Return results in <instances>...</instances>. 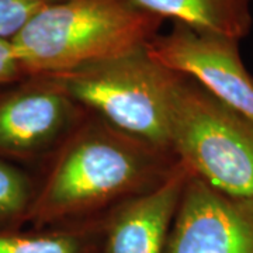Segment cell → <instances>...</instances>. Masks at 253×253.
<instances>
[{"label": "cell", "instance_id": "obj_8", "mask_svg": "<svg viewBox=\"0 0 253 253\" xmlns=\"http://www.w3.org/2000/svg\"><path fill=\"white\" fill-rule=\"evenodd\" d=\"M191 172L179 161L159 184L101 217L99 253H166Z\"/></svg>", "mask_w": 253, "mask_h": 253}, {"label": "cell", "instance_id": "obj_14", "mask_svg": "<svg viewBox=\"0 0 253 253\" xmlns=\"http://www.w3.org/2000/svg\"><path fill=\"white\" fill-rule=\"evenodd\" d=\"M52 1H55V0H52Z\"/></svg>", "mask_w": 253, "mask_h": 253}, {"label": "cell", "instance_id": "obj_11", "mask_svg": "<svg viewBox=\"0 0 253 253\" xmlns=\"http://www.w3.org/2000/svg\"><path fill=\"white\" fill-rule=\"evenodd\" d=\"M36 186L14 163L0 159V224L26 221Z\"/></svg>", "mask_w": 253, "mask_h": 253}, {"label": "cell", "instance_id": "obj_7", "mask_svg": "<svg viewBox=\"0 0 253 253\" xmlns=\"http://www.w3.org/2000/svg\"><path fill=\"white\" fill-rule=\"evenodd\" d=\"M166 253H253V199L225 194L191 174Z\"/></svg>", "mask_w": 253, "mask_h": 253}, {"label": "cell", "instance_id": "obj_2", "mask_svg": "<svg viewBox=\"0 0 253 253\" xmlns=\"http://www.w3.org/2000/svg\"><path fill=\"white\" fill-rule=\"evenodd\" d=\"M165 18L131 0H55L11 40L26 76H49L141 51Z\"/></svg>", "mask_w": 253, "mask_h": 253}, {"label": "cell", "instance_id": "obj_10", "mask_svg": "<svg viewBox=\"0 0 253 253\" xmlns=\"http://www.w3.org/2000/svg\"><path fill=\"white\" fill-rule=\"evenodd\" d=\"M101 218L82 224L33 229H0V253H99Z\"/></svg>", "mask_w": 253, "mask_h": 253}, {"label": "cell", "instance_id": "obj_5", "mask_svg": "<svg viewBox=\"0 0 253 253\" xmlns=\"http://www.w3.org/2000/svg\"><path fill=\"white\" fill-rule=\"evenodd\" d=\"M87 111L49 76H30L0 91V159L30 162L52 155Z\"/></svg>", "mask_w": 253, "mask_h": 253}, {"label": "cell", "instance_id": "obj_9", "mask_svg": "<svg viewBox=\"0 0 253 253\" xmlns=\"http://www.w3.org/2000/svg\"><path fill=\"white\" fill-rule=\"evenodd\" d=\"M162 18L241 41L252 28V0H131Z\"/></svg>", "mask_w": 253, "mask_h": 253}, {"label": "cell", "instance_id": "obj_6", "mask_svg": "<svg viewBox=\"0 0 253 253\" xmlns=\"http://www.w3.org/2000/svg\"><path fill=\"white\" fill-rule=\"evenodd\" d=\"M238 42L174 21L172 31L158 34L146 49L156 61L194 79L253 123V76L245 68Z\"/></svg>", "mask_w": 253, "mask_h": 253}, {"label": "cell", "instance_id": "obj_12", "mask_svg": "<svg viewBox=\"0 0 253 253\" xmlns=\"http://www.w3.org/2000/svg\"><path fill=\"white\" fill-rule=\"evenodd\" d=\"M52 0H0V40L11 41Z\"/></svg>", "mask_w": 253, "mask_h": 253}, {"label": "cell", "instance_id": "obj_3", "mask_svg": "<svg viewBox=\"0 0 253 253\" xmlns=\"http://www.w3.org/2000/svg\"><path fill=\"white\" fill-rule=\"evenodd\" d=\"M183 73L144 48L113 61L49 75L86 111L141 141L170 151V113Z\"/></svg>", "mask_w": 253, "mask_h": 253}, {"label": "cell", "instance_id": "obj_1", "mask_svg": "<svg viewBox=\"0 0 253 253\" xmlns=\"http://www.w3.org/2000/svg\"><path fill=\"white\" fill-rule=\"evenodd\" d=\"M51 156L26 217L34 229L101 218L159 184L179 162L97 116L84 118Z\"/></svg>", "mask_w": 253, "mask_h": 253}, {"label": "cell", "instance_id": "obj_13", "mask_svg": "<svg viewBox=\"0 0 253 253\" xmlns=\"http://www.w3.org/2000/svg\"><path fill=\"white\" fill-rule=\"evenodd\" d=\"M26 78L11 41L0 40V87L10 86Z\"/></svg>", "mask_w": 253, "mask_h": 253}, {"label": "cell", "instance_id": "obj_4", "mask_svg": "<svg viewBox=\"0 0 253 253\" xmlns=\"http://www.w3.org/2000/svg\"><path fill=\"white\" fill-rule=\"evenodd\" d=\"M170 151L214 189L253 199V123L186 75L173 97Z\"/></svg>", "mask_w": 253, "mask_h": 253}]
</instances>
